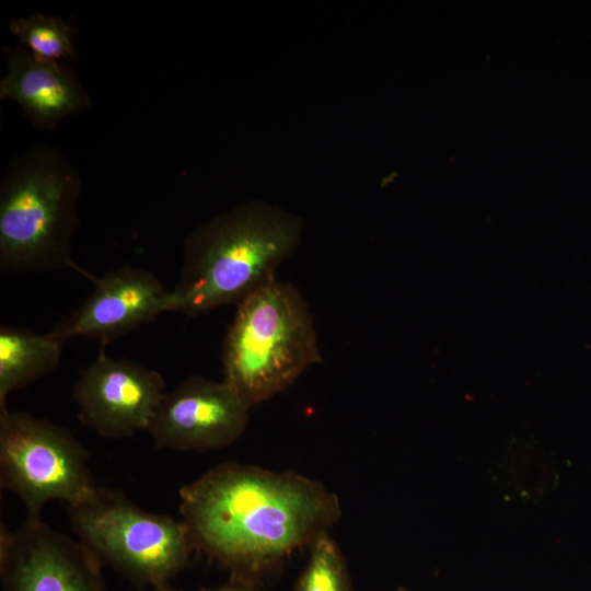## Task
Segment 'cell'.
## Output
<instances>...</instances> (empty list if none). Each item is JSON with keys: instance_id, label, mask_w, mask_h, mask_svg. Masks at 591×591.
<instances>
[{"instance_id": "cell-10", "label": "cell", "mask_w": 591, "mask_h": 591, "mask_svg": "<svg viewBox=\"0 0 591 591\" xmlns=\"http://www.w3.org/2000/svg\"><path fill=\"white\" fill-rule=\"evenodd\" d=\"M92 281L94 287L82 304L53 328L61 341L85 337L107 344L173 312L172 291L147 269L117 267Z\"/></svg>"}, {"instance_id": "cell-3", "label": "cell", "mask_w": 591, "mask_h": 591, "mask_svg": "<svg viewBox=\"0 0 591 591\" xmlns=\"http://www.w3.org/2000/svg\"><path fill=\"white\" fill-rule=\"evenodd\" d=\"M81 179L57 149L37 146L12 161L0 187V269L24 274L76 270L72 257Z\"/></svg>"}, {"instance_id": "cell-13", "label": "cell", "mask_w": 591, "mask_h": 591, "mask_svg": "<svg viewBox=\"0 0 591 591\" xmlns=\"http://www.w3.org/2000/svg\"><path fill=\"white\" fill-rule=\"evenodd\" d=\"M9 30L39 59L61 62L76 56L72 30L61 18L34 13L11 20Z\"/></svg>"}, {"instance_id": "cell-9", "label": "cell", "mask_w": 591, "mask_h": 591, "mask_svg": "<svg viewBox=\"0 0 591 591\" xmlns=\"http://www.w3.org/2000/svg\"><path fill=\"white\" fill-rule=\"evenodd\" d=\"M164 390L160 372L101 351L80 371L72 397L82 424L100 437L123 439L149 429Z\"/></svg>"}, {"instance_id": "cell-8", "label": "cell", "mask_w": 591, "mask_h": 591, "mask_svg": "<svg viewBox=\"0 0 591 591\" xmlns=\"http://www.w3.org/2000/svg\"><path fill=\"white\" fill-rule=\"evenodd\" d=\"M250 410L223 380L193 375L165 392L148 431L159 450H219L242 437Z\"/></svg>"}, {"instance_id": "cell-2", "label": "cell", "mask_w": 591, "mask_h": 591, "mask_svg": "<svg viewBox=\"0 0 591 591\" xmlns=\"http://www.w3.org/2000/svg\"><path fill=\"white\" fill-rule=\"evenodd\" d=\"M301 233L299 217L260 200L211 218L185 239L173 312L198 315L237 304L276 279Z\"/></svg>"}, {"instance_id": "cell-1", "label": "cell", "mask_w": 591, "mask_h": 591, "mask_svg": "<svg viewBox=\"0 0 591 591\" xmlns=\"http://www.w3.org/2000/svg\"><path fill=\"white\" fill-rule=\"evenodd\" d=\"M178 495L195 549L248 586L329 533L341 515L339 498L323 483L235 462L209 468Z\"/></svg>"}, {"instance_id": "cell-7", "label": "cell", "mask_w": 591, "mask_h": 591, "mask_svg": "<svg viewBox=\"0 0 591 591\" xmlns=\"http://www.w3.org/2000/svg\"><path fill=\"white\" fill-rule=\"evenodd\" d=\"M104 565L81 541L28 519L15 530L0 525L3 591H107Z\"/></svg>"}, {"instance_id": "cell-5", "label": "cell", "mask_w": 591, "mask_h": 591, "mask_svg": "<svg viewBox=\"0 0 591 591\" xmlns=\"http://www.w3.org/2000/svg\"><path fill=\"white\" fill-rule=\"evenodd\" d=\"M69 514L78 540L137 587L167 586L196 551L182 520L142 510L118 490L97 486Z\"/></svg>"}, {"instance_id": "cell-12", "label": "cell", "mask_w": 591, "mask_h": 591, "mask_svg": "<svg viewBox=\"0 0 591 591\" xmlns=\"http://www.w3.org/2000/svg\"><path fill=\"white\" fill-rule=\"evenodd\" d=\"M61 341L53 332L0 327V407L14 391L54 371L60 360Z\"/></svg>"}, {"instance_id": "cell-15", "label": "cell", "mask_w": 591, "mask_h": 591, "mask_svg": "<svg viewBox=\"0 0 591 591\" xmlns=\"http://www.w3.org/2000/svg\"><path fill=\"white\" fill-rule=\"evenodd\" d=\"M154 591H179V590L172 589L167 584V586L157 588L154 589ZM197 591H254V590L252 586L236 582V581H231L229 584H224L215 589H201Z\"/></svg>"}, {"instance_id": "cell-16", "label": "cell", "mask_w": 591, "mask_h": 591, "mask_svg": "<svg viewBox=\"0 0 591 591\" xmlns=\"http://www.w3.org/2000/svg\"><path fill=\"white\" fill-rule=\"evenodd\" d=\"M398 591H407V590H406V589H403V588H401V589H398Z\"/></svg>"}, {"instance_id": "cell-4", "label": "cell", "mask_w": 591, "mask_h": 591, "mask_svg": "<svg viewBox=\"0 0 591 591\" xmlns=\"http://www.w3.org/2000/svg\"><path fill=\"white\" fill-rule=\"evenodd\" d=\"M322 362L309 305L274 279L236 304L222 347V380L253 408Z\"/></svg>"}, {"instance_id": "cell-14", "label": "cell", "mask_w": 591, "mask_h": 591, "mask_svg": "<svg viewBox=\"0 0 591 591\" xmlns=\"http://www.w3.org/2000/svg\"><path fill=\"white\" fill-rule=\"evenodd\" d=\"M309 551L294 591H356L346 558L329 533L315 540Z\"/></svg>"}, {"instance_id": "cell-6", "label": "cell", "mask_w": 591, "mask_h": 591, "mask_svg": "<svg viewBox=\"0 0 591 591\" xmlns=\"http://www.w3.org/2000/svg\"><path fill=\"white\" fill-rule=\"evenodd\" d=\"M85 448L63 427L0 407V486L24 503L28 519L61 500L69 507L97 488Z\"/></svg>"}, {"instance_id": "cell-11", "label": "cell", "mask_w": 591, "mask_h": 591, "mask_svg": "<svg viewBox=\"0 0 591 591\" xmlns=\"http://www.w3.org/2000/svg\"><path fill=\"white\" fill-rule=\"evenodd\" d=\"M4 54L8 72L0 81V97L16 102L36 128L51 129L90 104L65 63L39 59L25 48L5 47Z\"/></svg>"}]
</instances>
